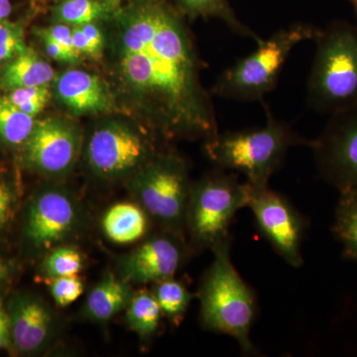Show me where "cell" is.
Segmentation results:
<instances>
[{
	"instance_id": "obj_23",
	"label": "cell",
	"mask_w": 357,
	"mask_h": 357,
	"mask_svg": "<svg viewBox=\"0 0 357 357\" xmlns=\"http://www.w3.org/2000/svg\"><path fill=\"white\" fill-rule=\"evenodd\" d=\"M162 314L174 326H178L184 318L192 295L182 282L172 278L155 283L153 292Z\"/></svg>"
},
{
	"instance_id": "obj_8",
	"label": "cell",
	"mask_w": 357,
	"mask_h": 357,
	"mask_svg": "<svg viewBox=\"0 0 357 357\" xmlns=\"http://www.w3.org/2000/svg\"><path fill=\"white\" fill-rule=\"evenodd\" d=\"M81 220V208L73 195L57 185H47L27 204L23 241L35 255H47L74 236Z\"/></svg>"
},
{
	"instance_id": "obj_32",
	"label": "cell",
	"mask_w": 357,
	"mask_h": 357,
	"mask_svg": "<svg viewBox=\"0 0 357 357\" xmlns=\"http://www.w3.org/2000/svg\"><path fill=\"white\" fill-rule=\"evenodd\" d=\"M82 29L88 39L89 45H91V50H93V58L98 57L102 54L103 47V38L102 32L98 29V26L93 23H86V24L81 25Z\"/></svg>"
},
{
	"instance_id": "obj_17",
	"label": "cell",
	"mask_w": 357,
	"mask_h": 357,
	"mask_svg": "<svg viewBox=\"0 0 357 357\" xmlns=\"http://www.w3.org/2000/svg\"><path fill=\"white\" fill-rule=\"evenodd\" d=\"M55 70L32 49L26 48L1 68L0 84L6 89L46 86L53 81Z\"/></svg>"
},
{
	"instance_id": "obj_25",
	"label": "cell",
	"mask_w": 357,
	"mask_h": 357,
	"mask_svg": "<svg viewBox=\"0 0 357 357\" xmlns=\"http://www.w3.org/2000/svg\"><path fill=\"white\" fill-rule=\"evenodd\" d=\"M84 267V257L72 246L60 245L52 249L42 262V273L48 279L77 275Z\"/></svg>"
},
{
	"instance_id": "obj_35",
	"label": "cell",
	"mask_w": 357,
	"mask_h": 357,
	"mask_svg": "<svg viewBox=\"0 0 357 357\" xmlns=\"http://www.w3.org/2000/svg\"><path fill=\"white\" fill-rule=\"evenodd\" d=\"M13 11L10 0H0V23L6 21Z\"/></svg>"
},
{
	"instance_id": "obj_14",
	"label": "cell",
	"mask_w": 357,
	"mask_h": 357,
	"mask_svg": "<svg viewBox=\"0 0 357 357\" xmlns=\"http://www.w3.org/2000/svg\"><path fill=\"white\" fill-rule=\"evenodd\" d=\"M6 312L11 344L20 354H39L55 337V314L38 296L15 294L7 303Z\"/></svg>"
},
{
	"instance_id": "obj_10",
	"label": "cell",
	"mask_w": 357,
	"mask_h": 357,
	"mask_svg": "<svg viewBox=\"0 0 357 357\" xmlns=\"http://www.w3.org/2000/svg\"><path fill=\"white\" fill-rule=\"evenodd\" d=\"M307 147L326 182L340 192L357 190V105L331 114L323 132Z\"/></svg>"
},
{
	"instance_id": "obj_11",
	"label": "cell",
	"mask_w": 357,
	"mask_h": 357,
	"mask_svg": "<svg viewBox=\"0 0 357 357\" xmlns=\"http://www.w3.org/2000/svg\"><path fill=\"white\" fill-rule=\"evenodd\" d=\"M248 206L252 211L262 236L277 253L291 266H302L301 248L307 227L306 218L285 197L269 187L251 185Z\"/></svg>"
},
{
	"instance_id": "obj_6",
	"label": "cell",
	"mask_w": 357,
	"mask_h": 357,
	"mask_svg": "<svg viewBox=\"0 0 357 357\" xmlns=\"http://www.w3.org/2000/svg\"><path fill=\"white\" fill-rule=\"evenodd\" d=\"M250 192L248 182L220 168L192 184L185 227L195 246L211 250L229 238L230 225L237 211L248 206Z\"/></svg>"
},
{
	"instance_id": "obj_19",
	"label": "cell",
	"mask_w": 357,
	"mask_h": 357,
	"mask_svg": "<svg viewBox=\"0 0 357 357\" xmlns=\"http://www.w3.org/2000/svg\"><path fill=\"white\" fill-rule=\"evenodd\" d=\"M333 234L347 259L357 262V190L340 192Z\"/></svg>"
},
{
	"instance_id": "obj_7",
	"label": "cell",
	"mask_w": 357,
	"mask_h": 357,
	"mask_svg": "<svg viewBox=\"0 0 357 357\" xmlns=\"http://www.w3.org/2000/svg\"><path fill=\"white\" fill-rule=\"evenodd\" d=\"M192 184L185 162L175 155H155L134 174L136 202L168 231L182 234Z\"/></svg>"
},
{
	"instance_id": "obj_30",
	"label": "cell",
	"mask_w": 357,
	"mask_h": 357,
	"mask_svg": "<svg viewBox=\"0 0 357 357\" xmlns=\"http://www.w3.org/2000/svg\"><path fill=\"white\" fill-rule=\"evenodd\" d=\"M46 32L69 52L70 56L75 59V61L79 60L81 54L77 52L74 44V38H73V29L69 26L64 24H57L47 28Z\"/></svg>"
},
{
	"instance_id": "obj_22",
	"label": "cell",
	"mask_w": 357,
	"mask_h": 357,
	"mask_svg": "<svg viewBox=\"0 0 357 357\" xmlns=\"http://www.w3.org/2000/svg\"><path fill=\"white\" fill-rule=\"evenodd\" d=\"M34 117L0 96V141L10 146L24 144L35 126Z\"/></svg>"
},
{
	"instance_id": "obj_24",
	"label": "cell",
	"mask_w": 357,
	"mask_h": 357,
	"mask_svg": "<svg viewBox=\"0 0 357 357\" xmlns=\"http://www.w3.org/2000/svg\"><path fill=\"white\" fill-rule=\"evenodd\" d=\"M114 8L102 0H65L56 7L55 17L65 24L81 26L109 17Z\"/></svg>"
},
{
	"instance_id": "obj_9",
	"label": "cell",
	"mask_w": 357,
	"mask_h": 357,
	"mask_svg": "<svg viewBox=\"0 0 357 357\" xmlns=\"http://www.w3.org/2000/svg\"><path fill=\"white\" fill-rule=\"evenodd\" d=\"M154 156L153 146L143 134L117 121L98 126L86 146L89 168L105 180L135 174Z\"/></svg>"
},
{
	"instance_id": "obj_18",
	"label": "cell",
	"mask_w": 357,
	"mask_h": 357,
	"mask_svg": "<svg viewBox=\"0 0 357 357\" xmlns=\"http://www.w3.org/2000/svg\"><path fill=\"white\" fill-rule=\"evenodd\" d=\"M102 227L112 243H135L147 232L148 213L138 204H115L103 215Z\"/></svg>"
},
{
	"instance_id": "obj_15",
	"label": "cell",
	"mask_w": 357,
	"mask_h": 357,
	"mask_svg": "<svg viewBox=\"0 0 357 357\" xmlns=\"http://www.w3.org/2000/svg\"><path fill=\"white\" fill-rule=\"evenodd\" d=\"M56 93L59 100L77 114H98L112 105V96L102 79L86 70H66L56 82Z\"/></svg>"
},
{
	"instance_id": "obj_5",
	"label": "cell",
	"mask_w": 357,
	"mask_h": 357,
	"mask_svg": "<svg viewBox=\"0 0 357 357\" xmlns=\"http://www.w3.org/2000/svg\"><path fill=\"white\" fill-rule=\"evenodd\" d=\"M318 28L295 23L258 42L248 57L223 70L213 86V95L237 102H262L273 91L291 52L296 46L314 39Z\"/></svg>"
},
{
	"instance_id": "obj_28",
	"label": "cell",
	"mask_w": 357,
	"mask_h": 357,
	"mask_svg": "<svg viewBox=\"0 0 357 357\" xmlns=\"http://www.w3.org/2000/svg\"><path fill=\"white\" fill-rule=\"evenodd\" d=\"M50 292L56 304L67 307L81 297L84 283L77 275L51 279Z\"/></svg>"
},
{
	"instance_id": "obj_31",
	"label": "cell",
	"mask_w": 357,
	"mask_h": 357,
	"mask_svg": "<svg viewBox=\"0 0 357 357\" xmlns=\"http://www.w3.org/2000/svg\"><path fill=\"white\" fill-rule=\"evenodd\" d=\"M37 32H38L39 36L41 37L42 41H43L45 50H46L47 54H48L52 59L56 61H60V62H76L75 59L70 56L69 52L66 50L64 47L59 44L56 40L52 38L50 35L46 32V30L40 29Z\"/></svg>"
},
{
	"instance_id": "obj_36",
	"label": "cell",
	"mask_w": 357,
	"mask_h": 357,
	"mask_svg": "<svg viewBox=\"0 0 357 357\" xmlns=\"http://www.w3.org/2000/svg\"><path fill=\"white\" fill-rule=\"evenodd\" d=\"M0 332L9 335L8 318H7L6 309L2 304L1 301H0Z\"/></svg>"
},
{
	"instance_id": "obj_37",
	"label": "cell",
	"mask_w": 357,
	"mask_h": 357,
	"mask_svg": "<svg viewBox=\"0 0 357 357\" xmlns=\"http://www.w3.org/2000/svg\"><path fill=\"white\" fill-rule=\"evenodd\" d=\"M13 347L10 342V337L6 333L0 332V351L2 349H8Z\"/></svg>"
},
{
	"instance_id": "obj_20",
	"label": "cell",
	"mask_w": 357,
	"mask_h": 357,
	"mask_svg": "<svg viewBox=\"0 0 357 357\" xmlns=\"http://www.w3.org/2000/svg\"><path fill=\"white\" fill-rule=\"evenodd\" d=\"M178 6L184 13L192 17L215 18L225 23L232 32L255 40L256 44L261 41L259 35L256 34L248 25L237 17L229 0H177Z\"/></svg>"
},
{
	"instance_id": "obj_27",
	"label": "cell",
	"mask_w": 357,
	"mask_h": 357,
	"mask_svg": "<svg viewBox=\"0 0 357 357\" xmlns=\"http://www.w3.org/2000/svg\"><path fill=\"white\" fill-rule=\"evenodd\" d=\"M26 48L20 25L7 20L0 23V69Z\"/></svg>"
},
{
	"instance_id": "obj_38",
	"label": "cell",
	"mask_w": 357,
	"mask_h": 357,
	"mask_svg": "<svg viewBox=\"0 0 357 357\" xmlns=\"http://www.w3.org/2000/svg\"><path fill=\"white\" fill-rule=\"evenodd\" d=\"M102 1L107 2V3L110 4L112 6L116 7L121 3L122 0H102Z\"/></svg>"
},
{
	"instance_id": "obj_29",
	"label": "cell",
	"mask_w": 357,
	"mask_h": 357,
	"mask_svg": "<svg viewBox=\"0 0 357 357\" xmlns=\"http://www.w3.org/2000/svg\"><path fill=\"white\" fill-rule=\"evenodd\" d=\"M17 204V196L6 181L0 178V232L6 229L13 220Z\"/></svg>"
},
{
	"instance_id": "obj_2",
	"label": "cell",
	"mask_w": 357,
	"mask_h": 357,
	"mask_svg": "<svg viewBox=\"0 0 357 357\" xmlns=\"http://www.w3.org/2000/svg\"><path fill=\"white\" fill-rule=\"evenodd\" d=\"M213 260L199 290V319L206 331L234 338L245 354H258L250 331L257 312L252 289L241 278L230 256V237L211 249Z\"/></svg>"
},
{
	"instance_id": "obj_16",
	"label": "cell",
	"mask_w": 357,
	"mask_h": 357,
	"mask_svg": "<svg viewBox=\"0 0 357 357\" xmlns=\"http://www.w3.org/2000/svg\"><path fill=\"white\" fill-rule=\"evenodd\" d=\"M133 294L131 284L117 275H105L89 292L84 304V314L96 323H107L126 310Z\"/></svg>"
},
{
	"instance_id": "obj_1",
	"label": "cell",
	"mask_w": 357,
	"mask_h": 357,
	"mask_svg": "<svg viewBox=\"0 0 357 357\" xmlns=\"http://www.w3.org/2000/svg\"><path fill=\"white\" fill-rule=\"evenodd\" d=\"M119 69L143 109L169 137L218 135L211 96L182 16L168 0H135L119 13Z\"/></svg>"
},
{
	"instance_id": "obj_39",
	"label": "cell",
	"mask_w": 357,
	"mask_h": 357,
	"mask_svg": "<svg viewBox=\"0 0 357 357\" xmlns=\"http://www.w3.org/2000/svg\"><path fill=\"white\" fill-rule=\"evenodd\" d=\"M351 2L352 7H354V13H356L357 20V0H349Z\"/></svg>"
},
{
	"instance_id": "obj_3",
	"label": "cell",
	"mask_w": 357,
	"mask_h": 357,
	"mask_svg": "<svg viewBox=\"0 0 357 357\" xmlns=\"http://www.w3.org/2000/svg\"><path fill=\"white\" fill-rule=\"evenodd\" d=\"M266 123L263 128L218 133L206 141V155L220 169L238 171L252 187H268L290 148L309 145L286 122L278 121L263 102Z\"/></svg>"
},
{
	"instance_id": "obj_12",
	"label": "cell",
	"mask_w": 357,
	"mask_h": 357,
	"mask_svg": "<svg viewBox=\"0 0 357 357\" xmlns=\"http://www.w3.org/2000/svg\"><path fill=\"white\" fill-rule=\"evenodd\" d=\"M26 163L37 172L60 176L69 172L76 163L81 138L74 126L58 119L35 122L24 143Z\"/></svg>"
},
{
	"instance_id": "obj_4",
	"label": "cell",
	"mask_w": 357,
	"mask_h": 357,
	"mask_svg": "<svg viewBox=\"0 0 357 357\" xmlns=\"http://www.w3.org/2000/svg\"><path fill=\"white\" fill-rule=\"evenodd\" d=\"M316 54L307 84V103L333 114L357 105V26L335 20L314 37Z\"/></svg>"
},
{
	"instance_id": "obj_34",
	"label": "cell",
	"mask_w": 357,
	"mask_h": 357,
	"mask_svg": "<svg viewBox=\"0 0 357 357\" xmlns=\"http://www.w3.org/2000/svg\"><path fill=\"white\" fill-rule=\"evenodd\" d=\"M14 273L13 263L0 259V284L8 281Z\"/></svg>"
},
{
	"instance_id": "obj_21",
	"label": "cell",
	"mask_w": 357,
	"mask_h": 357,
	"mask_svg": "<svg viewBox=\"0 0 357 357\" xmlns=\"http://www.w3.org/2000/svg\"><path fill=\"white\" fill-rule=\"evenodd\" d=\"M163 317L153 293L141 291L133 294L126 307V324L141 338H151L156 335Z\"/></svg>"
},
{
	"instance_id": "obj_40",
	"label": "cell",
	"mask_w": 357,
	"mask_h": 357,
	"mask_svg": "<svg viewBox=\"0 0 357 357\" xmlns=\"http://www.w3.org/2000/svg\"><path fill=\"white\" fill-rule=\"evenodd\" d=\"M61 1H65V0H61Z\"/></svg>"
},
{
	"instance_id": "obj_33",
	"label": "cell",
	"mask_w": 357,
	"mask_h": 357,
	"mask_svg": "<svg viewBox=\"0 0 357 357\" xmlns=\"http://www.w3.org/2000/svg\"><path fill=\"white\" fill-rule=\"evenodd\" d=\"M73 38H74L75 47H76L79 54H86V55L93 58L91 45H89L81 26H76V27L73 28Z\"/></svg>"
},
{
	"instance_id": "obj_13",
	"label": "cell",
	"mask_w": 357,
	"mask_h": 357,
	"mask_svg": "<svg viewBox=\"0 0 357 357\" xmlns=\"http://www.w3.org/2000/svg\"><path fill=\"white\" fill-rule=\"evenodd\" d=\"M185 255L180 234L165 230V234L150 237L132 252L122 256L117 276L129 284H155L172 278L182 266Z\"/></svg>"
},
{
	"instance_id": "obj_26",
	"label": "cell",
	"mask_w": 357,
	"mask_h": 357,
	"mask_svg": "<svg viewBox=\"0 0 357 357\" xmlns=\"http://www.w3.org/2000/svg\"><path fill=\"white\" fill-rule=\"evenodd\" d=\"M9 100L25 114L35 117L46 107L51 98L48 84L13 89Z\"/></svg>"
}]
</instances>
